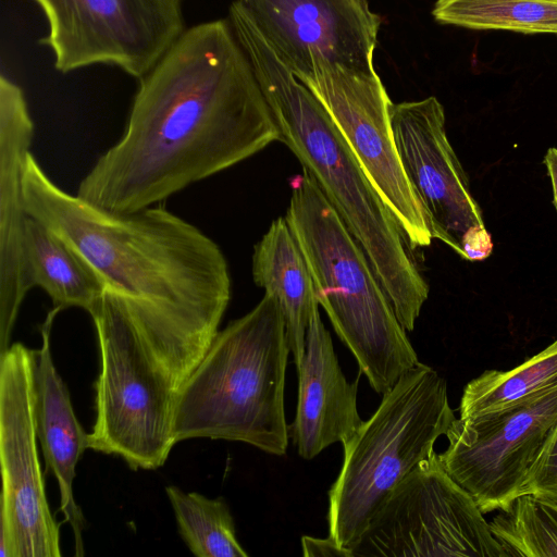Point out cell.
I'll list each match as a JSON object with an SVG mask.
<instances>
[{
	"label": "cell",
	"mask_w": 557,
	"mask_h": 557,
	"mask_svg": "<svg viewBox=\"0 0 557 557\" xmlns=\"http://www.w3.org/2000/svg\"><path fill=\"white\" fill-rule=\"evenodd\" d=\"M556 424L557 386L519 405L456 419L438 457L483 513L502 510L521 495Z\"/></svg>",
	"instance_id": "cell-11"
},
{
	"label": "cell",
	"mask_w": 557,
	"mask_h": 557,
	"mask_svg": "<svg viewBox=\"0 0 557 557\" xmlns=\"http://www.w3.org/2000/svg\"><path fill=\"white\" fill-rule=\"evenodd\" d=\"M457 418L447 383L419 362L384 395L374 413L343 446L329 491V537L349 554L394 488L435 450Z\"/></svg>",
	"instance_id": "cell-6"
},
{
	"label": "cell",
	"mask_w": 557,
	"mask_h": 557,
	"mask_svg": "<svg viewBox=\"0 0 557 557\" xmlns=\"http://www.w3.org/2000/svg\"><path fill=\"white\" fill-rule=\"evenodd\" d=\"M252 277L277 299L297 367L304 357L312 310L319 304L307 262L285 216L274 220L255 246Z\"/></svg>",
	"instance_id": "cell-17"
},
{
	"label": "cell",
	"mask_w": 557,
	"mask_h": 557,
	"mask_svg": "<svg viewBox=\"0 0 557 557\" xmlns=\"http://www.w3.org/2000/svg\"><path fill=\"white\" fill-rule=\"evenodd\" d=\"M23 194L28 215L101 277V307L147 334L208 351L231 299L227 261L210 237L161 205L114 212L67 194L30 152Z\"/></svg>",
	"instance_id": "cell-2"
},
{
	"label": "cell",
	"mask_w": 557,
	"mask_h": 557,
	"mask_svg": "<svg viewBox=\"0 0 557 557\" xmlns=\"http://www.w3.org/2000/svg\"><path fill=\"white\" fill-rule=\"evenodd\" d=\"M296 77L318 65L371 70L381 17L368 0H237Z\"/></svg>",
	"instance_id": "cell-12"
},
{
	"label": "cell",
	"mask_w": 557,
	"mask_h": 557,
	"mask_svg": "<svg viewBox=\"0 0 557 557\" xmlns=\"http://www.w3.org/2000/svg\"><path fill=\"white\" fill-rule=\"evenodd\" d=\"M432 15L440 24L475 30L557 35V0H436Z\"/></svg>",
	"instance_id": "cell-20"
},
{
	"label": "cell",
	"mask_w": 557,
	"mask_h": 557,
	"mask_svg": "<svg viewBox=\"0 0 557 557\" xmlns=\"http://www.w3.org/2000/svg\"><path fill=\"white\" fill-rule=\"evenodd\" d=\"M305 556H344L349 554L342 549L332 539L304 536L301 540Z\"/></svg>",
	"instance_id": "cell-25"
},
{
	"label": "cell",
	"mask_w": 557,
	"mask_h": 557,
	"mask_svg": "<svg viewBox=\"0 0 557 557\" xmlns=\"http://www.w3.org/2000/svg\"><path fill=\"white\" fill-rule=\"evenodd\" d=\"M298 372V397L289 437L298 455L311 460L335 443H346L363 420L357 408V381L343 373L330 332L317 305L306 335Z\"/></svg>",
	"instance_id": "cell-15"
},
{
	"label": "cell",
	"mask_w": 557,
	"mask_h": 557,
	"mask_svg": "<svg viewBox=\"0 0 557 557\" xmlns=\"http://www.w3.org/2000/svg\"><path fill=\"white\" fill-rule=\"evenodd\" d=\"M391 125L405 174L425 213L433 238L461 258L462 239L485 226L468 177L446 134L445 111L437 98L392 106Z\"/></svg>",
	"instance_id": "cell-13"
},
{
	"label": "cell",
	"mask_w": 557,
	"mask_h": 557,
	"mask_svg": "<svg viewBox=\"0 0 557 557\" xmlns=\"http://www.w3.org/2000/svg\"><path fill=\"white\" fill-rule=\"evenodd\" d=\"M523 494L557 504V424L530 470Z\"/></svg>",
	"instance_id": "cell-23"
},
{
	"label": "cell",
	"mask_w": 557,
	"mask_h": 557,
	"mask_svg": "<svg viewBox=\"0 0 557 557\" xmlns=\"http://www.w3.org/2000/svg\"><path fill=\"white\" fill-rule=\"evenodd\" d=\"M37 355L14 343L0 356V557L61 556L36 443Z\"/></svg>",
	"instance_id": "cell-8"
},
{
	"label": "cell",
	"mask_w": 557,
	"mask_h": 557,
	"mask_svg": "<svg viewBox=\"0 0 557 557\" xmlns=\"http://www.w3.org/2000/svg\"><path fill=\"white\" fill-rule=\"evenodd\" d=\"M507 557H557V504L523 494L490 523Z\"/></svg>",
	"instance_id": "cell-22"
},
{
	"label": "cell",
	"mask_w": 557,
	"mask_h": 557,
	"mask_svg": "<svg viewBox=\"0 0 557 557\" xmlns=\"http://www.w3.org/2000/svg\"><path fill=\"white\" fill-rule=\"evenodd\" d=\"M462 259L476 261L487 258L493 249L491 234L485 226H475L471 228L463 237Z\"/></svg>",
	"instance_id": "cell-24"
},
{
	"label": "cell",
	"mask_w": 557,
	"mask_h": 557,
	"mask_svg": "<svg viewBox=\"0 0 557 557\" xmlns=\"http://www.w3.org/2000/svg\"><path fill=\"white\" fill-rule=\"evenodd\" d=\"M290 347L277 299L265 293L245 315L219 331L182 391L175 442L237 441L283 456L289 441L285 373Z\"/></svg>",
	"instance_id": "cell-4"
},
{
	"label": "cell",
	"mask_w": 557,
	"mask_h": 557,
	"mask_svg": "<svg viewBox=\"0 0 557 557\" xmlns=\"http://www.w3.org/2000/svg\"><path fill=\"white\" fill-rule=\"evenodd\" d=\"M230 22L280 132L362 247L407 332L429 296L403 232L351 148L311 90L277 58L238 2Z\"/></svg>",
	"instance_id": "cell-3"
},
{
	"label": "cell",
	"mask_w": 557,
	"mask_h": 557,
	"mask_svg": "<svg viewBox=\"0 0 557 557\" xmlns=\"http://www.w3.org/2000/svg\"><path fill=\"white\" fill-rule=\"evenodd\" d=\"M557 386V339L520 366L488 370L462 393L459 418L468 419L528 401Z\"/></svg>",
	"instance_id": "cell-19"
},
{
	"label": "cell",
	"mask_w": 557,
	"mask_h": 557,
	"mask_svg": "<svg viewBox=\"0 0 557 557\" xmlns=\"http://www.w3.org/2000/svg\"><path fill=\"white\" fill-rule=\"evenodd\" d=\"M59 311L61 309L54 307L40 327L42 344L35 372L37 437L47 469L54 474L59 484L60 510L73 530L75 556L81 557L84 555L82 533L86 520L74 499L73 481L76 465L85 449L89 448V434L74 413L70 393L50 352V331Z\"/></svg>",
	"instance_id": "cell-16"
},
{
	"label": "cell",
	"mask_w": 557,
	"mask_h": 557,
	"mask_svg": "<svg viewBox=\"0 0 557 557\" xmlns=\"http://www.w3.org/2000/svg\"><path fill=\"white\" fill-rule=\"evenodd\" d=\"M350 557H507L478 503L434 451L409 473L349 548Z\"/></svg>",
	"instance_id": "cell-7"
},
{
	"label": "cell",
	"mask_w": 557,
	"mask_h": 557,
	"mask_svg": "<svg viewBox=\"0 0 557 557\" xmlns=\"http://www.w3.org/2000/svg\"><path fill=\"white\" fill-rule=\"evenodd\" d=\"M284 215L319 306L380 395L420 361L362 247L307 172L290 182Z\"/></svg>",
	"instance_id": "cell-5"
},
{
	"label": "cell",
	"mask_w": 557,
	"mask_h": 557,
	"mask_svg": "<svg viewBox=\"0 0 557 557\" xmlns=\"http://www.w3.org/2000/svg\"><path fill=\"white\" fill-rule=\"evenodd\" d=\"M34 123L20 86L0 77V356L10 347L21 305L30 290L24 239L28 213L23 166Z\"/></svg>",
	"instance_id": "cell-14"
},
{
	"label": "cell",
	"mask_w": 557,
	"mask_h": 557,
	"mask_svg": "<svg viewBox=\"0 0 557 557\" xmlns=\"http://www.w3.org/2000/svg\"><path fill=\"white\" fill-rule=\"evenodd\" d=\"M323 106L391 210L409 248L428 247L432 233L400 163L391 101L374 69L318 65L297 77Z\"/></svg>",
	"instance_id": "cell-10"
},
{
	"label": "cell",
	"mask_w": 557,
	"mask_h": 557,
	"mask_svg": "<svg viewBox=\"0 0 557 557\" xmlns=\"http://www.w3.org/2000/svg\"><path fill=\"white\" fill-rule=\"evenodd\" d=\"M48 21L40 42L62 73L116 65L141 78L184 33V0H34Z\"/></svg>",
	"instance_id": "cell-9"
},
{
	"label": "cell",
	"mask_w": 557,
	"mask_h": 557,
	"mask_svg": "<svg viewBox=\"0 0 557 557\" xmlns=\"http://www.w3.org/2000/svg\"><path fill=\"white\" fill-rule=\"evenodd\" d=\"M24 253L32 288H42L54 307H79L90 315L98 309L106 286L96 270L60 235L30 215Z\"/></svg>",
	"instance_id": "cell-18"
},
{
	"label": "cell",
	"mask_w": 557,
	"mask_h": 557,
	"mask_svg": "<svg viewBox=\"0 0 557 557\" xmlns=\"http://www.w3.org/2000/svg\"><path fill=\"white\" fill-rule=\"evenodd\" d=\"M166 495L174 510L178 531L197 557H247L236 537L235 524L223 498H208L168 486Z\"/></svg>",
	"instance_id": "cell-21"
},
{
	"label": "cell",
	"mask_w": 557,
	"mask_h": 557,
	"mask_svg": "<svg viewBox=\"0 0 557 557\" xmlns=\"http://www.w3.org/2000/svg\"><path fill=\"white\" fill-rule=\"evenodd\" d=\"M544 164L546 165L547 174L550 177L554 194L553 202L557 210V148L552 147L546 151Z\"/></svg>",
	"instance_id": "cell-26"
},
{
	"label": "cell",
	"mask_w": 557,
	"mask_h": 557,
	"mask_svg": "<svg viewBox=\"0 0 557 557\" xmlns=\"http://www.w3.org/2000/svg\"><path fill=\"white\" fill-rule=\"evenodd\" d=\"M280 132L230 21L197 24L140 78L125 132L78 186L114 212L154 206L258 153Z\"/></svg>",
	"instance_id": "cell-1"
}]
</instances>
